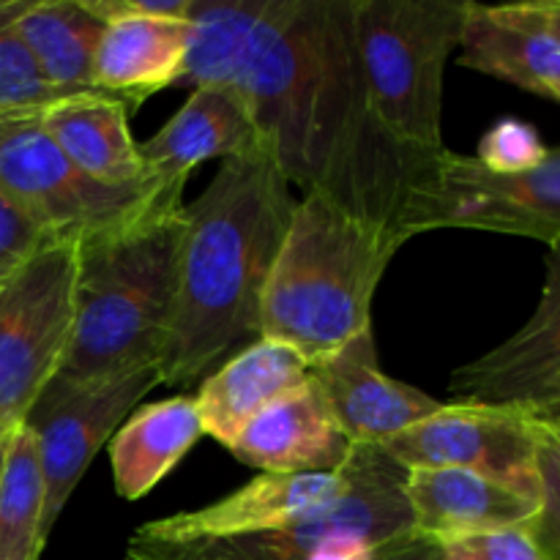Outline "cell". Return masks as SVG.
<instances>
[{
    "instance_id": "cell-1",
    "label": "cell",
    "mask_w": 560,
    "mask_h": 560,
    "mask_svg": "<svg viewBox=\"0 0 560 560\" xmlns=\"http://www.w3.org/2000/svg\"><path fill=\"white\" fill-rule=\"evenodd\" d=\"M233 91L290 186L408 241L405 211L435 159L399 145L377 118L353 0H266Z\"/></svg>"
},
{
    "instance_id": "cell-2",
    "label": "cell",
    "mask_w": 560,
    "mask_h": 560,
    "mask_svg": "<svg viewBox=\"0 0 560 560\" xmlns=\"http://www.w3.org/2000/svg\"><path fill=\"white\" fill-rule=\"evenodd\" d=\"M299 200L266 142L230 156L191 206L162 386H186L260 339V306Z\"/></svg>"
},
{
    "instance_id": "cell-3",
    "label": "cell",
    "mask_w": 560,
    "mask_h": 560,
    "mask_svg": "<svg viewBox=\"0 0 560 560\" xmlns=\"http://www.w3.org/2000/svg\"><path fill=\"white\" fill-rule=\"evenodd\" d=\"M180 197L156 189L135 217L80 238L74 334L58 375L107 381L162 364L186 233Z\"/></svg>"
},
{
    "instance_id": "cell-4",
    "label": "cell",
    "mask_w": 560,
    "mask_h": 560,
    "mask_svg": "<svg viewBox=\"0 0 560 560\" xmlns=\"http://www.w3.org/2000/svg\"><path fill=\"white\" fill-rule=\"evenodd\" d=\"M402 241L326 195H304L268 277L260 337L310 366L372 328V299Z\"/></svg>"
},
{
    "instance_id": "cell-5",
    "label": "cell",
    "mask_w": 560,
    "mask_h": 560,
    "mask_svg": "<svg viewBox=\"0 0 560 560\" xmlns=\"http://www.w3.org/2000/svg\"><path fill=\"white\" fill-rule=\"evenodd\" d=\"M468 3L353 0V33L372 104L388 135L421 159L443 151V74Z\"/></svg>"
},
{
    "instance_id": "cell-6",
    "label": "cell",
    "mask_w": 560,
    "mask_h": 560,
    "mask_svg": "<svg viewBox=\"0 0 560 560\" xmlns=\"http://www.w3.org/2000/svg\"><path fill=\"white\" fill-rule=\"evenodd\" d=\"M405 476L408 470L381 446H355L348 490L299 523L184 545L131 536L126 560H381L394 536L413 528Z\"/></svg>"
},
{
    "instance_id": "cell-7",
    "label": "cell",
    "mask_w": 560,
    "mask_h": 560,
    "mask_svg": "<svg viewBox=\"0 0 560 560\" xmlns=\"http://www.w3.org/2000/svg\"><path fill=\"white\" fill-rule=\"evenodd\" d=\"M77 238H52L0 284V435L63 370L74 334Z\"/></svg>"
},
{
    "instance_id": "cell-8",
    "label": "cell",
    "mask_w": 560,
    "mask_h": 560,
    "mask_svg": "<svg viewBox=\"0 0 560 560\" xmlns=\"http://www.w3.org/2000/svg\"><path fill=\"white\" fill-rule=\"evenodd\" d=\"M441 228L490 230L556 244L560 241V148H550L545 162L534 170L514 175L490 173L476 156L443 148L410 195L402 233L410 241Z\"/></svg>"
},
{
    "instance_id": "cell-9",
    "label": "cell",
    "mask_w": 560,
    "mask_h": 560,
    "mask_svg": "<svg viewBox=\"0 0 560 560\" xmlns=\"http://www.w3.org/2000/svg\"><path fill=\"white\" fill-rule=\"evenodd\" d=\"M0 189L49 235L85 238L135 217L156 186L115 189L98 184L66 159L42 115L0 118Z\"/></svg>"
},
{
    "instance_id": "cell-10",
    "label": "cell",
    "mask_w": 560,
    "mask_h": 560,
    "mask_svg": "<svg viewBox=\"0 0 560 560\" xmlns=\"http://www.w3.org/2000/svg\"><path fill=\"white\" fill-rule=\"evenodd\" d=\"M156 386H162V372L159 366H148L107 381H69L55 375L38 394L22 424H27L36 438L42 459L47 490L44 534L49 536L98 448L118 432L135 405Z\"/></svg>"
},
{
    "instance_id": "cell-11",
    "label": "cell",
    "mask_w": 560,
    "mask_h": 560,
    "mask_svg": "<svg viewBox=\"0 0 560 560\" xmlns=\"http://www.w3.org/2000/svg\"><path fill=\"white\" fill-rule=\"evenodd\" d=\"M381 448L405 470H470L541 503L539 430L520 405H443Z\"/></svg>"
},
{
    "instance_id": "cell-12",
    "label": "cell",
    "mask_w": 560,
    "mask_h": 560,
    "mask_svg": "<svg viewBox=\"0 0 560 560\" xmlns=\"http://www.w3.org/2000/svg\"><path fill=\"white\" fill-rule=\"evenodd\" d=\"M353 457V454H350ZM350 487V459L337 474H260L255 481L217 503L151 520L135 530L137 539L156 545L224 539L262 534L293 525L337 501Z\"/></svg>"
},
{
    "instance_id": "cell-13",
    "label": "cell",
    "mask_w": 560,
    "mask_h": 560,
    "mask_svg": "<svg viewBox=\"0 0 560 560\" xmlns=\"http://www.w3.org/2000/svg\"><path fill=\"white\" fill-rule=\"evenodd\" d=\"M312 377L355 446H383L443 408L421 388L383 375L372 328L312 366Z\"/></svg>"
},
{
    "instance_id": "cell-14",
    "label": "cell",
    "mask_w": 560,
    "mask_h": 560,
    "mask_svg": "<svg viewBox=\"0 0 560 560\" xmlns=\"http://www.w3.org/2000/svg\"><path fill=\"white\" fill-rule=\"evenodd\" d=\"M560 372V241L547 255L545 290L530 320L452 375L448 392L463 405H523Z\"/></svg>"
},
{
    "instance_id": "cell-15",
    "label": "cell",
    "mask_w": 560,
    "mask_h": 560,
    "mask_svg": "<svg viewBox=\"0 0 560 560\" xmlns=\"http://www.w3.org/2000/svg\"><path fill=\"white\" fill-rule=\"evenodd\" d=\"M315 377L262 410L230 448L260 474H337L353 454Z\"/></svg>"
},
{
    "instance_id": "cell-16",
    "label": "cell",
    "mask_w": 560,
    "mask_h": 560,
    "mask_svg": "<svg viewBox=\"0 0 560 560\" xmlns=\"http://www.w3.org/2000/svg\"><path fill=\"white\" fill-rule=\"evenodd\" d=\"M260 142L244 98L228 88H195L184 107L140 142L142 170L159 191L184 195L186 178L208 159H230Z\"/></svg>"
},
{
    "instance_id": "cell-17",
    "label": "cell",
    "mask_w": 560,
    "mask_h": 560,
    "mask_svg": "<svg viewBox=\"0 0 560 560\" xmlns=\"http://www.w3.org/2000/svg\"><path fill=\"white\" fill-rule=\"evenodd\" d=\"M402 492L413 530L435 541L530 525L539 514V503L530 498L457 468L408 470Z\"/></svg>"
},
{
    "instance_id": "cell-18",
    "label": "cell",
    "mask_w": 560,
    "mask_h": 560,
    "mask_svg": "<svg viewBox=\"0 0 560 560\" xmlns=\"http://www.w3.org/2000/svg\"><path fill=\"white\" fill-rule=\"evenodd\" d=\"M312 366L293 348L273 339H255L230 355L197 392L202 430L222 446L233 448L241 432L266 408L304 386Z\"/></svg>"
},
{
    "instance_id": "cell-19",
    "label": "cell",
    "mask_w": 560,
    "mask_h": 560,
    "mask_svg": "<svg viewBox=\"0 0 560 560\" xmlns=\"http://www.w3.org/2000/svg\"><path fill=\"white\" fill-rule=\"evenodd\" d=\"M135 109L107 93H77L42 113V124L55 145L74 167L115 189L151 186L140 159V142L131 137Z\"/></svg>"
},
{
    "instance_id": "cell-20",
    "label": "cell",
    "mask_w": 560,
    "mask_h": 560,
    "mask_svg": "<svg viewBox=\"0 0 560 560\" xmlns=\"http://www.w3.org/2000/svg\"><path fill=\"white\" fill-rule=\"evenodd\" d=\"M191 22L118 20L104 27L96 49L93 82L98 93L120 98L131 109L148 96L180 82Z\"/></svg>"
},
{
    "instance_id": "cell-21",
    "label": "cell",
    "mask_w": 560,
    "mask_h": 560,
    "mask_svg": "<svg viewBox=\"0 0 560 560\" xmlns=\"http://www.w3.org/2000/svg\"><path fill=\"white\" fill-rule=\"evenodd\" d=\"M463 63L560 104V42L506 14L503 5L468 3Z\"/></svg>"
},
{
    "instance_id": "cell-22",
    "label": "cell",
    "mask_w": 560,
    "mask_h": 560,
    "mask_svg": "<svg viewBox=\"0 0 560 560\" xmlns=\"http://www.w3.org/2000/svg\"><path fill=\"white\" fill-rule=\"evenodd\" d=\"M206 435L195 397H170L135 410L109 438L115 490L140 501Z\"/></svg>"
},
{
    "instance_id": "cell-23",
    "label": "cell",
    "mask_w": 560,
    "mask_h": 560,
    "mask_svg": "<svg viewBox=\"0 0 560 560\" xmlns=\"http://www.w3.org/2000/svg\"><path fill=\"white\" fill-rule=\"evenodd\" d=\"M14 27L60 96L98 93L93 63L107 25L82 0H31Z\"/></svg>"
},
{
    "instance_id": "cell-24",
    "label": "cell",
    "mask_w": 560,
    "mask_h": 560,
    "mask_svg": "<svg viewBox=\"0 0 560 560\" xmlns=\"http://www.w3.org/2000/svg\"><path fill=\"white\" fill-rule=\"evenodd\" d=\"M44 490L38 446L27 424H20L0 454V560H38L44 550Z\"/></svg>"
},
{
    "instance_id": "cell-25",
    "label": "cell",
    "mask_w": 560,
    "mask_h": 560,
    "mask_svg": "<svg viewBox=\"0 0 560 560\" xmlns=\"http://www.w3.org/2000/svg\"><path fill=\"white\" fill-rule=\"evenodd\" d=\"M262 5L266 0H197L180 82L233 91Z\"/></svg>"
},
{
    "instance_id": "cell-26",
    "label": "cell",
    "mask_w": 560,
    "mask_h": 560,
    "mask_svg": "<svg viewBox=\"0 0 560 560\" xmlns=\"http://www.w3.org/2000/svg\"><path fill=\"white\" fill-rule=\"evenodd\" d=\"M60 98L16 27H0V118L42 115Z\"/></svg>"
},
{
    "instance_id": "cell-27",
    "label": "cell",
    "mask_w": 560,
    "mask_h": 560,
    "mask_svg": "<svg viewBox=\"0 0 560 560\" xmlns=\"http://www.w3.org/2000/svg\"><path fill=\"white\" fill-rule=\"evenodd\" d=\"M550 148L541 142L539 131L517 118H503L481 137L476 162L498 175H514L534 170L545 162Z\"/></svg>"
},
{
    "instance_id": "cell-28",
    "label": "cell",
    "mask_w": 560,
    "mask_h": 560,
    "mask_svg": "<svg viewBox=\"0 0 560 560\" xmlns=\"http://www.w3.org/2000/svg\"><path fill=\"white\" fill-rule=\"evenodd\" d=\"M441 560H550L536 541L530 525L479 530L438 541Z\"/></svg>"
},
{
    "instance_id": "cell-29",
    "label": "cell",
    "mask_w": 560,
    "mask_h": 560,
    "mask_svg": "<svg viewBox=\"0 0 560 560\" xmlns=\"http://www.w3.org/2000/svg\"><path fill=\"white\" fill-rule=\"evenodd\" d=\"M536 430H539L541 503L539 514L530 523V530H534L536 541L547 552V558L560 560V438L539 424H536Z\"/></svg>"
},
{
    "instance_id": "cell-30",
    "label": "cell",
    "mask_w": 560,
    "mask_h": 560,
    "mask_svg": "<svg viewBox=\"0 0 560 560\" xmlns=\"http://www.w3.org/2000/svg\"><path fill=\"white\" fill-rule=\"evenodd\" d=\"M49 241L52 238L0 189V284L14 277Z\"/></svg>"
},
{
    "instance_id": "cell-31",
    "label": "cell",
    "mask_w": 560,
    "mask_h": 560,
    "mask_svg": "<svg viewBox=\"0 0 560 560\" xmlns=\"http://www.w3.org/2000/svg\"><path fill=\"white\" fill-rule=\"evenodd\" d=\"M93 16L109 25L118 20H180L189 22L197 0H82Z\"/></svg>"
},
{
    "instance_id": "cell-32",
    "label": "cell",
    "mask_w": 560,
    "mask_h": 560,
    "mask_svg": "<svg viewBox=\"0 0 560 560\" xmlns=\"http://www.w3.org/2000/svg\"><path fill=\"white\" fill-rule=\"evenodd\" d=\"M506 14L560 42V0H534V3H506Z\"/></svg>"
},
{
    "instance_id": "cell-33",
    "label": "cell",
    "mask_w": 560,
    "mask_h": 560,
    "mask_svg": "<svg viewBox=\"0 0 560 560\" xmlns=\"http://www.w3.org/2000/svg\"><path fill=\"white\" fill-rule=\"evenodd\" d=\"M381 560H441V545L410 528L388 541Z\"/></svg>"
},
{
    "instance_id": "cell-34",
    "label": "cell",
    "mask_w": 560,
    "mask_h": 560,
    "mask_svg": "<svg viewBox=\"0 0 560 560\" xmlns=\"http://www.w3.org/2000/svg\"><path fill=\"white\" fill-rule=\"evenodd\" d=\"M523 408L541 410V413H560V372H556L547 383H541V386L530 394V399H525Z\"/></svg>"
},
{
    "instance_id": "cell-35",
    "label": "cell",
    "mask_w": 560,
    "mask_h": 560,
    "mask_svg": "<svg viewBox=\"0 0 560 560\" xmlns=\"http://www.w3.org/2000/svg\"><path fill=\"white\" fill-rule=\"evenodd\" d=\"M27 5H31V0H9V3H0V27L14 25Z\"/></svg>"
},
{
    "instance_id": "cell-36",
    "label": "cell",
    "mask_w": 560,
    "mask_h": 560,
    "mask_svg": "<svg viewBox=\"0 0 560 560\" xmlns=\"http://www.w3.org/2000/svg\"><path fill=\"white\" fill-rule=\"evenodd\" d=\"M520 408H523V405H520ZM525 413L530 416V419L536 421V424L539 427H545L547 432H552V435H558L560 438V416H552V413H539V410H528V408H523Z\"/></svg>"
},
{
    "instance_id": "cell-37",
    "label": "cell",
    "mask_w": 560,
    "mask_h": 560,
    "mask_svg": "<svg viewBox=\"0 0 560 560\" xmlns=\"http://www.w3.org/2000/svg\"><path fill=\"white\" fill-rule=\"evenodd\" d=\"M5 438H9V435H0V448H3V443H5Z\"/></svg>"
},
{
    "instance_id": "cell-38",
    "label": "cell",
    "mask_w": 560,
    "mask_h": 560,
    "mask_svg": "<svg viewBox=\"0 0 560 560\" xmlns=\"http://www.w3.org/2000/svg\"><path fill=\"white\" fill-rule=\"evenodd\" d=\"M530 410V408H528ZM539 413H541V410H539ZM552 416H560V413H552Z\"/></svg>"
},
{
    "instance_id": "cell-39",
    "label": "cell",
    "mask_w": 560,
    "mask_h": 560,
    "mask_svg": "<svg viewBox=\"0 0 560 560\" xmlns=\"http://www.w3.org/2000/svg\"><path fill=\"white\" fill-rule=\"evenodd\" d=\"M0 454H3V448H0Z\"/></svg>"
}]
</instances>
